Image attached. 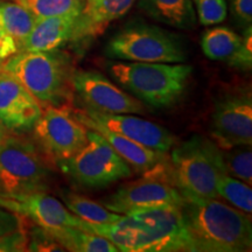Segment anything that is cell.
Returning a JSON list of instances; mask_svg holds the SVG:
<instances>
[{"label":"cell","mask_w":252,"mask_h":252,"mask_svg":"<svg viewBox=\"0 0 252 252\" xmlns=\"http://www.w3.org/2000/svg\"><path fill=\"white\" fill-rule=\"evenodd\" d=\"M216 189L219 196L224 198L238 210L249 215L252 213L251 186L234 176L224 174L220 178Z\"/></svg>","instance_id":"cb8c5ba5"},{"label":"cell","mask_w":252,"mask_h":252,"mask_svg":"<svg viewBox=\"0 0 252 252\" xmlns=\"http://www.w3.org/2000/svg\"><path fill=\"white\" fill-rule=\"evenodd\" d=\"M226 173L216 143L193 135L171 152V178L185 198H219L217 182Z\"/></svg>","instance_id":"5b68a950"},{"label":"cell","mask_w":252,"mask_h":252,"mask_svg":"<svg viewBox=\"0 0 252 252\" xmlns=\"http://www.w3.org/2000/svg\"><path fill=\"white\" fill-rule=\"evenodd\" d=\"M223 161L229 175L245 182L252 184V153L251 145H236V146L220 149Z\"/></svg>","instance_id":"d4e9b609"},{"label":"cell","mask_w":252,"mask_h":252,"mask_svg":"<svg viewBox=\"0 0 252 252\" xmlns=\"http://www.w3.org/2000/svg\"><path fill=\"white\" fill-rule=\"evenodd\" d=\"M138 7L153 20L176 30L190 31L197 25L191 0H138Z\"/></svg>","instance_id":"d6986e66"},{"label":"cell","mask_w":252,"mask_h":252,"mask_svg":"<svg viewBox=\"0 0 252 252\" xmlns=\"http://www.w3.org/2000/svg\"><path fill=\"white\" fill-rule=\"evenodd\" d=\"M184 202L185 197L172 182L171 171H167L165 165L121 186L115 193L103 197L100 204L113 213L126 215L158 207L181 208Z\"/></svg>","instance_id":"9c48e42d"},{"label":"cell","mask_w":252,"mask_h":252,"mask_svg":"<svg viewBox=\"0 0 252 252\" xmlns=\"http://www.w3.org/2000/svg\"><path fill=\"white\" fill-rule=\"evenodd\" d=\"M65 251L61 244L58 243L53 236L45 229L37 226L28 235L27 251Z\"/></svg>","instance_id":"f1b7e54d"},{"label":"cell","mask_w":252,"mask_h":252,"mask_svg":"<svg viewBox=\"0 0 252 252\" xmlns=\"http://www.w3.org/2000/svg\"><path fill=\"white\" fill-rule=\"evenodd\" d=\"M84 231L108 238L122 252L189 251L181 210L175 207L139 210L112 223L86 222Z\"/></svg>","instance_id":"6da1fadb"},{"label":"cell","mask_w":252,"mask_h":252,"mask_svg":"<svg viewBox=\"0 0 252 252\" xmlns=\"http://www.w3.org/2000/svg\"><path fill=\"white\" fill-rule=\"evenodd\" d=\"M72 91L86 109L105 113L131 115H144L146 112L143 102L121 89L98 71H75Z\"/></svg>","instance_id":"7c38bea8"},{"label":"cell","mask_w":252,"mask_h":252,"mask_svg":"<svg viewBox=\"0 0 252 252\" xmlns=\"http://www.w3.org/2000/svg\"><path fill=\"white\" fill-rule=\"evenodd\" d=\"M63 204L69 212L77 216L78 219L94 224L100 223H112L118 220L123 216L122 214L113 213L106 209L103 204L90 200L83 195L74 191L63 190L61 193Z\"/></svg>","instance_id":"603a6c76"},{"label":"cell","mask_w":252,"mask_h":252,"mask_svg":"<svg viewBox=\"0 0 252 252\" xmlns=\"http://www.w3.org/2000/svg\"><path fill=\"white\" fill-rule=\"evenodd\" d=\"M0 70H1V68H0Z\"/></svg>","instance_id":"e575fe53"},{"label":"cell","mask_w":252,"mask_h":252,"mask_svg":"<svg viewBox=\"0 0 252 252\" xmlns=\"http://www.w3.org/2000/svg\"><path fill=\"white\" fill-rule=\"evenodd\" d=\"M17 53H19V47L17 42L5 31L1 21H0V68L2 67V64L7 60L11 59Z\"/></svg>","instance_id":"1f68e13d"},{"label":"cell","mask_w":252,"mask_h":252,"mask_svg":"<svg viewBox=\"0 0 252 252\" xmlns=\"http://www.w3.org/2000/svg\"><path fill=\"white\" fill-rule=\"evenodd\" d=\"M104 55L110 60L149 63H185L187 43L180 34L132 20L110 37Z\"/></svg>","instance_id":"8992f818"},{"label":"cell","mask_w":252,"mask_h":252,"mask_svg":"<svg viewBox=\"0 0 252 252\" xmlns=\"http://www.w3.org/2000/svg\"><path fill=\"white\" fill-rule=\"evenodd\" d=\"M75 113L157 152L168 153L175 144L174 135L166 127L131 113H105L90 109Z\"/></svg>","instance_id":"4fadbf2b"},{"label":"cell","mask_w":252,"mask_h":252,"mask_svg":"<svg viewBox=\"0 0 252 252\" xmlns=\"http://www.w3.org/2000/svg\"><path fill=\"white\" fill-rule=\"evenodd\" d=\"M0 21L5 31L13 37L20 52L37 19L30 9L14 0H0Z\"/></svg>","instance_id":"44dd1931"},{"label":"cell","mask_w":252,"mask_h":252,"mask_svg":"<svg viewBox=\"0 0 252 252\" xmlns=\"http://www.w3.org/2000/svg\"><path fill=\"white\" fill-rule=\"evenodd\" d=\"M42 113V105L18 80L0 70V125L12 132H28Z\"/></svg>","instance_id":"9a60e30c"},{"label":"cell","mask_w":252,"mask_h":252,"mask_svg":"<svg viewBox=\"0 0 252 252\" xmlns=\"http://www.w3.org/2000/svg\"><path fill=\"white\" fill-rule=\"evenodd\" d=\"M87 144L70 159L59 163L75 184L84 188H105L132 175V168L97 131H87Z\"/></svg>","instance_id":"ba28073f"},{"label":"cell","mask_w":252,"mask_h":252,"mask_svg":"<svg viewBox=\"0 0 252 252\" xmlns=\"http://www.w3.org/2000/svg\"><path fill=\"white\" fill-rule=\"evenodd\" d=\"M105 68L126 93L157 109L175 105L193 72V67L185 63L117 61Z\"/></svg>","instance_id":"277c9868"},{"label":"cell","mask_w":252,"mask_h":252,"mask_svg":"<svg viewBox=\"0 0 252 252\" xmlns=\"http://www.w3.org/2000/svg\"><path fill=\"white\" fill-rule=\"evenodd\" d=\"M78 14L37 19L30 35L21 46L20 52H47L67 45L71 41Z\"/></svg>","instance_id":"ac0fdd59"},{"label":"cell","mask_w":252,"mask_h":252,"mask_svg":"<svg viewBox=\"0 0 252 252\" xmlns=\"http://www.w3.org/2000/svg\"><path fill=\"white\" fill-rule=\"evenodd\" d=\"M50 171L32 141L6 137L0 141V196L47 193Z\"/></svg>","instance_id":"52a82bcc"},{"label":"cell","mask_w":252,"mask_h":252,"mask_svg":"<svg viewBox=\"0 0 252 252\" xmlns=\"http://www.w3.org/2000/svg\"><path fill=\"white\" fill-rule=\"evenodd\" d=\"M197 21L203 26L223 23L228 14L226 0H191Z\"/></svg>","instance_id":"4316f807"},{"label":"cell","mask_w":252,"mask_h":252,"mask_svg":"<svg viewBox=\"0 0 252 252\" xmlns=\"http://www.w3.org/2000/svg\"><path fill=\"white\" fill-rule=\"evenodd\" d=\"M0 207L28 217L48 232L65 228H76L84 231L86 226V220L69 212L58 198L42 191L12 197L0 196Z\"/></svg>","instance_id":"5bb4252c"},{"label":"cell","mask_w":252,"mask_h":252,"mask_svg":"<svg viewBox=\"0 0 252 252\" xmlns=\"http://www.w3.org/2000/svg\"><path fill=\"white\" fill-rule=\"evenodd\" d=\"M20 82L43 106L63 108L72 94L74 63L68 53L23 50L1 67Z\"/></svg>","instance_id":"3957f363"},{"label":"cell","mask_w":252,"mask_h":252,"mask_svg":"<svg viewBox=\"0 0 252 252\" xmlns=\"http://www.w3.org/2000/svg\"><path fill=\"white\" fill-rule=\"evenodd\" d=\"M180 210L189 251H251L252 223L248 214L217 198H185Z\"/></svg>","instance_id":"7a4b0ae2"},{"label":"cell","mask_w":252,"mask_h":252,"mask_svg":"<svg viewBox=\"0 0 252 252\" xmlns=\"http://www.w3.org/2000/svg\"><path fill=\"white\" fill-rule=\"evenodd\" d=\"M48 232V231H47ZM64 250L76 252H117L118 249L108 238L76 228H65L49 232Z\"/></svg>","instance_id":"7402d4cb"},{"label":"cell","mask_w":252,"mask_h":252,"mask_svg":"<svg viewBox=\"0 0 252 252\" xmlns=\"http://www.w3.org/2000/svg\"><path fill=\"white\" fill-rule=\"evenodd\" d=\"M75 118L86 126L87 128L97 131L108 140V143L113 147V150L121 156L123 159L127 162V165L133 168L134 171L141 173H150L160 168V167L167 165V157L165 153L157 152L149 147L144 146L137 141H133L128 138L116 133L109 128L104 127L102 125L89 121V119L82 117V116L75 113Z\"/></svg>","instance_id":"e0dca14e"},{"label":"cell","mask_w":252,"mask_h":252,"mask_svg":"<svg viewBox=\"0 0 252 252\" xmlns=\"http://www.w3.org/2000/svg\"><path fill=\"white\" fill-rule=\"evenodd\" d=\"M220 149L252 144V97L249 89H235L215 100L210 124Z\"/></svg>","instance_id":"8fae6325"},{"label":"cell","mask_w":252,"mask_h":252,"mask_svg":"<svg viewBox=\"0 0 252 252\" xmlns=\"http://www.w3.org/2000/svg\"><path fill=\"white\" fill-rule=\"evenodd\" d=\"M43 151L58 163L70 159L87 144V127L59 106H46L33 127Z\"/></svg>","instance_id":"30bf717a"},{"label":"cell","mask_w":252,"mask_h":252,"mask_svg":"<svg viewBox=\"0 0 252 252\" xmlns=\"http://www.w3.org/2000/svg\"><path fill=\"white\" fill-rule=\"evenodd\" d=\"M35 15L36 19L78 14L86 6L87 0H14Z\"/></svg>","instance_id":"484cf974"},{"label":"cell","mask_w":252,"mask_h":252,"mask_svg":"<svg viewBox=\"0 0 252 252\" xmlns=\"http://www.w3.org/2000/svg\"><path fill=\"white\" fill-rule=\"evenodd\" d=\"M228 64L238 70L250 71L252 68V26L244 28L242 45Z\"/></svg>","instance_id":"83f0119b"},{"label":"cell","mask_w":252,"mask_h":252,"mask_svg":"<svg viewBox=\"0 0 252 252\" xmlns=\"http://www.w3.org/2000/svg\"><path fill=\"white\" fill-rule=\"evenodd\" d=\"M231 13L241 27L251 26L252 0H231Z\"/></svg>","instance_id":"4dcf8cb0"},{"label":"cell","mask_w":252,"mask_h":252,"mask_svg":"<svg viewBox=\"0 0 252 252\" xmlns=\"http://www.w3.org/2000/svg\"><path fill=\"white\" fill-rule=\"evenodd\" d=\"M241 45L242 35L224 26L207 30L201 39V47L204 55L213 61L229 63Z\"/></svg>","instance_id":"ffe728a7"},{"label":"cell","mask_w":252,"mask_h":252,"mask_svg":"<svg viewBox=\"0 0 252 252\" xmlns=\"http://www.w3.org/2000/svg\"><path fill=\"white\" fill-rule=\"evenodd\" d=\"M134 2L135 0H87L77 17L70 42H86L99 36L110 24L124 17Z\"/></svg>","instance_id":"2e32d148"},{"label":"cell","mask_w":252,"mask_h":252,"mask_svg":"<svg viewBox=\"0 0 252 252\" xmlns=\"http://www.w3.org/2000/svg\"><path fill=\"white\" fill-rule=\"evenodd\" d=\"M23 228V220L15 213L8 212L4 207H0V237L14 230Z\"/></svg>","instance_id":"d6a6232c"},{"label":"cell","mask_w":252,"mask_h":252,"mask_svg":"<svg viewBox=\"0 0 252 252\" xmlns=\"http://www.w3.org/2000/svg\"><path fill=\"white\" fill-rule=\"evenodd\" d=\"M6 137V133H5V128L2 127L1 125H0V141H1L4 138Z\"/></svg>","instance_id":"836d02e7"},{"label":"cell","mask_w":252,"mask_h":252,"mask_svg":"<svg viewBox=\"0 0 252 252\" xmlns=\"http://www.w3.org/2000/svg\"><path fill=\"white\" fill-rule=\"evenodd\" d=\"M28 234L24 228L17 229L0 237V252L27 251Z\"/></svg>","instance_id":"f546056e"}]
</instances>
